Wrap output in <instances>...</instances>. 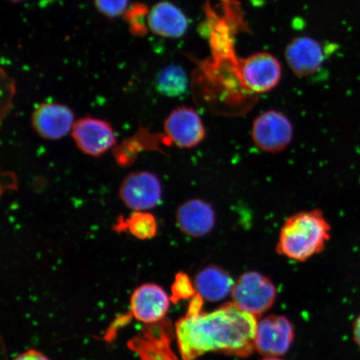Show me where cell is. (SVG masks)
<instances>
[{"instance_id": "1", "label": "cell", "mask_w": 360, "mask_h": 360, "mask_svg": "<svg viewBox=\"0 0 360 360\" xmlns=\"http://www.w3.org/2000/svg\"><path fill=\"white\" fill-rule=\"evenodd\" d=\"M202 300L199 295L193 297L187 314L175 326L182 359L195 360L210 352L249 356L255 349L257 317L233 302L202 312Z\"/></svg>"}, {"instance_id": "2", "label": "cell", "mask_w": 360, "mask_h": 360, "mask_svg": "<svg viewBox=\"0 0 360 360\" xmlns=\"http://www.w3.org/2000/svg\"><path fill=\"white\" fill-rule=\"evenodd\" d=\"M330 233V224L321 210L300 211L290 215L283 224L277 253L304 262L326 249Z\"/></svg>"}, {"instance_id": "3", "label": "cell", "mask_w": 360, "mask_h": 360, "mask_svg": "<svg viewBox=\"0 0 360 360\" xmlns=\"http://www.w3.org/2000/svg\"><path fill=\"white\" fill-rule=\"evenodd\" d=\"M276 296L277 290L274 283L263 274L256 271L241 274L231 292L233 303L255 317L267 312Z\"/></svg>"}, {"instance_id": "4", "label": "cell", "mask_w": 360, "mask_h": 360, "mask_svg": "<svg viewBox=\"0 0 360 360\" xmlns=\"http://www.w3.org/2000/svg\"><path fill=\"white\" fill-rule=\"evenodd\" d=\"M251 137L259 150L277 154L290 145L294 137V126L282 112L265 111L254 120Z\"/></svg>"}, {"instance_id": "5", "label": "cell", "mask_w": 360, "mask_h": 360, "mask_svg": "<svg viewBox=\"0 0 360 360\" xmlns=\"http://www.w3.org/2000/svg\"><path fill=\"white\" fill-rule=\"evenodd\" d=\"M119 195L129 210L148 211L160 204L163 188L155 174L136 171L127 175L121 182Z\"/></svg>"}, {"instance_id": "6", "label": "cell", "mask_w": 360, "mask_h": 360, "mask_svg": "<svg viewBox=\"0 0 360 360\" xmlns=\"http://www.w3.org/2000/svg\"><path fill=\"white\" fill-rule=\"evenodd\" d=\"M164 135L167 146L193 148L206 136L201 117L192 108L181 106L171 111L164 122Z\"/></svg>"}, {"instance_id": "7", "label": "cell", "mask_w": 360, "mask_h": 360, "mask_svg": "<svg viewBox=\"0 0 360 360\" xmlns=\"http://www.w3.org/2000/svg\"><path fill=\"white\" fill-rule=\"evenodd\" d=\"M71 135L79 150L92 157L105 155L117 143L112 125L94 117H84L75 121Z\"/></svg>"}, {"instance_id": "8", "label": "cell", "mask_w": 360, "mask_h": 360, "mask_svg": "<svg viewBox=\"0 0 360 360\" xmlns=\"http://www.w3.org/2000/svg\"><path fill=\"white\" fill-rule=\"evenodd\" d=\"M294 339V327L289 319L269 315L258 323L255 347L265 357H280L288 352Z\"/></svg>"}, {"instance_id": "9", "label": "cell", "mask_w": 360, "mask_h": 360, "mask_svg": "<svg viewBox=\"0 0 360 360\" xmlns=\"http://www.w3.org/2000/svg\"><path fill=\"white\" fill-rule=\"evenodd\" d=\"M281 66L269 53H257L242 62L240 77L250 92L263 94L276 88L281 78Z\"/></svg>"}, {"instance_id": "10", "label": "cell", "mask_w": 360, "mask_h": 360, "mask_svg": "<svg viewBox=\"0 0 360 360\" xmlns=\"http://www.w3.org/2000/svg\"><path fill=\"white\" fill-rule=\"evenodd\" d=\"M31 123L36 134L47 141H58L71 133L75 123L73 110L60 103H43L35 108Z\"/></svg>"}, {"instance_id": "11", "label": "cell", "mask_w": 360, "mask_h": 360, "mask_svg": "<svg viewBox=\"0 0 360 360\" xmlns=\"http://www.w3.org/2000/svg\"><path fill=\"white\" fill-rule=\"evenodd\" d=\"M175 219L180 232L184 235L201 238L213 231L216 224V213L209 202L191 199L179 206Z\"/></svg>"}, {"instance_id": "12", "label": "cell", "mask_w": 360, "mask_h": 360, "mask_svg": "<svg viewBox=\"0 0 360 360\" xmlns=\"http://www.w3.org/2000/svg\"><path fill=\"white\" fill-rule=\"evenodd\" d=\"M169 297L163 288L146 283L133 292L130 306L134 317L146 323L163 321L169 308Z\"/></svg>"}, {"instance_id": "13", "label": "cell", "mask_w": 360, "mask_h": 360, "mask_svg": "<svg viewBox=\"0 0 360 360\" xmlns=\"http://www.w3.org/2000/svg\"><path fill=\"white\" fill-rule=\"evenodd\" d=\"M285 58L291 70L299 77L316 73L325 61V52L321 43L314 39L297 37L287 45Z\"/></svg>"}, {"instance_id": "14", "label": "cell", "mask_w": 360, "mask_h": 360, "mask_svg": "<svg viewBox=\"0 0 360 360\" xmlns=\"http://www.w3.org/2000/svg\"><path fill=\"white\" fill-rule=\"evenodd\" d=\"M148 30L162 38L179 39L186 33L188 18L174 4L163 0L150 8Z\"/></svg>"}, {"instance_id": "15", "label": "cell", "mask_w": 360, "mask_h": 360, "mask_svg": "<svg viewBox=\"0 0 360 360\" xmlns=\"http://www.w3.org/2000/svg\"><path fill=\"white\" fill-rule=\"evenodd\" d=\"M235 282L226 270L211 264L197 273L193 286L202 300L217 302L231 295Z\"/></svg>"}, {"instance_id": "16", "label": "cell", "mask_w": 360, "mask_h": 360, "mask_svg": "<svg viewBox=\"0 0 360 360\" xmlns=\"http://www.w3.org/2000/svg\"><path fill=\"white\" fill-rule=\"evenodd\" d=\"M116 233H127L141 240L154 238L158 233L157 220L147 211H134L127 218L121 215L112 225Z\"/></svg>"}, {"instance_id": "17", "label": "cell", "mask_w": 360, "mask_h": 360, "mask_svg": "<svg viewBox=\"0 0 360 360\" xmlns=\"http://www.w3.org/2000/svg\"><path fill=\"white\" fill-rule=\"evenodd\" d=\"M158 92L168 97H179L187 92L188 79L181 67L171 65L165 68L156 79Z\"/></svg>"}, {"instance_id": "18", "label": "cell", "mask_w": 360, "mask_h": 360, "mask_svg": "<svg viewBox=\"0 0 360 360\" xmlns=\"http://www.w3.org/2000/svg\"><path fill=\"white\" fill-rule=\"evenodd\" d=\"M148 13L150 8L141 3L132 4L126 11L124 18L133 35L143 37L150 31L148 25Z\"/></svg>"}, {"instance_id": "19", "label": "cell", "mask_w": 360, "mask_h": 360, "mask_svg": "<svg viewBox=\"0 0 360 360\" xmlns=\"http://www.w3.org/2000/svg\"><path fill=\"white\" fill-rule=\"evenodd\" d=\"M129 0H94L97 11L109 19L124 16L129 7Z\"/></svg>"}, {"instance_id": "20", "label": "cell", "mask_w": 360, "mask_h": 360, "mask_svg": "<svg viewBox=\"0 0 360 360\" xmlns=\"http://www.w3.org/2000/svg\"><path fill=\"white\" fill-rule=\"evenodd\" d=\"M190 278L187 274L179 273L175 278L173 285V299L178 300L179 299H188L195 294V290Z\"/></svg>"}, {"instance_id": "21", "label": "cell", "mask_w": 360, "mask_h": 360, "mask_svg": "<svg viewBox=\"0 0 360 360\" xmlns=\"http://www.w3.org/2000/svg\"><path fill=\"white\" fill-rule=\"evenodd\" d=\"M13 360H49L44 354L35 349H30Z\"/></svg>"}, {"instance_id": "22", "label": "cell", "mask_w": 360, "mask_h": 360, "mask_svg": "<svg viewBox=\"0 0 360 360\" xmlns=\"http://www.w3.org/2000/svg\"><path fill=\"white\" fill-rule=\"evenodd\" d=\"M354 340L360 348V314L355 319L353 328Z\"/></svg>"}, {"instance_id": "23", "label": "cell", "mask_w": 360, "mask_h": 360, "mask_svg": "<svg viewBox=\"0 0 360 360\" xmlns=\"http://www.w3.org/2000/svg\"><path fill=\"white\" fill-rule=\"evenodd\" d=\"M261 360H282L278 357H264L263 359Z\"/></svg>"}, {"instance_id": "24", "label": "cell", "mask_w": 360, "mask_h": 360, "mask_svg": "<svg viewBox=\"0 0 360 360\" xmlns=\"http://www.w3.org/2000/svg\"><path fill=\"white\" fill-rule=\"evenodd\" d=\"M8 1L13 2V3H19L21 1H24V0H8Z\"/></svg>"}]
</instances>
